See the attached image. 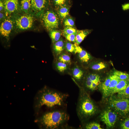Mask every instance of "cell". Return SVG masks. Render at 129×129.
<instances>
[{
    "label": "cell",
    "instance_id": "cell-1",
    "mask_svg": "<svg viewBox=\"0 0 129 129\" xmlns=\"http://www.w3.org/2000/svg\"><path fill=\"white\" fill-rule=\"evenodd\" d=\"M82 90L80 91L77 107V115L81 121L93 116L97 110L93 101Z\"/></svg>",
    "mask_w": 129,
    "mask_h": 129
},
{
    "label": "cell",
    "instance_id": "cell-2",
    "mask_svg": "<svg viewBox=\"0 0 129 129\" xmlns=\"http://www.w3.org/2000/svg\"><path fill=\"white\" fill-rule=\"evenodd\" d=\"M69 116L66 112L56 110L47 113L41 118V124L48 129L59 128L63 126L68 121Z\"/></svg>",
    "mask_w": 129,
    "mask_h": 129
},
{
    "label": "cell",
    "instance_id": "cell-3",
    "mask_svg": "<svg viewBox=\"0 0 129 129\" xmlns=\"http://www.w3.org/2000/svg\"><path fill=\"white\" fill-rule=\"evenodd\" d=\"M67 94L48 89L42 91L39 98L38 106H45L49 108L61 106L64 103Z\"/></svg>",
    "mask_w": 129,
    "mask_h": 129
},
{
    "label": "cell",
    "instance_id": "cell-4",
    "mask_svg": "<svg viewBox=\"0 0 129 129\" xmlns=\"http://www.w3.org/2000/svg\"><path fill=\"white\" fill-rule=\"evenodd\" d=\"M21 13L11 17L13 21L15 30L22 31L32 28L33 26L35 17L31 14L23 12Z\"/></svg>",
    "mask_w": 129,
    "mask_h": 129
},
{
    "label": "cell",
    "instance_id": "cell-5",
    "mask_svg": "<svg viewBox=\"0 0 129 129\" xmlns=\"http://www.w3.org/2000/svg\"><path fill=\"white\" fill-rule=\"evenodd\" d=\"M48 8L40 17L44 26L49 31L57 29L59 25V18L57 13L52 9H48Z\"/></svg>",
    "mask_w": 129,
    "mask_h": 129
},
{
    "label": "cell",
    "instance_id": "cell-6",
    "mask_svg": "<svg viewBox=\"0 0 129 129\" xmlns=\"http://www.w3.org/2000/svg\"><path fill=\"white\" fill-rule=\"evenodd\" d=\"M109 104L114 110L121 115L124 116L129 113V99L111 98Z\"/></svg>",
    "mask_w": 129,
    "mask_h": 129
},
{
    "label": "cell",
    "instance_id": "cell-7",
    "mask_svg": "<svg viewBox=\"0 0 129 129\" xmlns=\"http://www.w3.org/2000/svg\"><path fill=\"white\" fill-rule=\"evenodd\" d=\"M50 0H31L32 14L40 17L50 5Z\"/></svg>",
    "mask_w": 129,
    "mask_h": 129
},
{
    "label": "cell",
    "instance_id": "cell-8",
    "mask_svg": "<svg viewBox=\"0 0 129 129\" xmlns=\"http://www.w3.org/2000/svg\"><path fill=\"white\" fill-rule=\"evenodd\" d=\"M4 12L7 17L22 12L20 0H4Z\"/></svg>",
    "mask_w": 129,
    "mask_h": 129
},
{
    "label": "cell",
    "instance_id": "cell-9",
    "mask_svg": "<svg viewBox=\"0 0 129 129\" xmlns=\"http://www.w3.org/2000/svg\"><path fill=\"white\" fill-rule=\"evenodd\" d=\"M101 120L108 128H112L115 125L117 119L116 113L111 109L104 111L101 114Z\"/></svg>",
    "mask_w": 129,
    "mask_h": 129
},
{
    "label": "cell",
    "instance_id": "cell-10",
    "mask_svg": "<svg viewBox=\"0 0 129 129\" xmlns=\"http://www.w3.org/2000/svg\"><path fill=\"white\" fill-rule=\"evenodd\" d=\"M14 29V22L12 17H7L1 22L0 33L3 37L8 38L12 31Z\"/></svg>",
    "mask_w": 129,
    "mask_h": 129
},
{
    "label": "cell",
    "instance_id": "cell-11",
    "mask_svg": "<svg viewBox=\"0 0 129 129\" xmlns=\"http://www.w3.org/2000/svg\"><path fill=\"white\" fill-rule=\"evenodd\" d=\"M69 3L56 8V13L59 18L61 19L65 18L69 14Z\"/></svg>",
    "mask_w": 129,
    "mask_h": 129
},
{
    "label": "cell",
    "instance_id": "cell-12",
    "mask_svg": "<svg viewBox=\"0 0 129 129\" xmlns=\"http://www.w3.org/2000/svg\"><path fill=\"white\" fill-rule=\"evenodd\" d=\"M129 82V80H120L116 86L112 91L110 95L118 93L125 89Z\"/></svg>",
    "mask_w": 129,
    "mask_h": 129
},
{
    "label": "cell",
    "instance_id": "cell-13",
    "mask_svg": "<svg viewBox=\"0 0 129 129\" xmlns=\"http://www.w3.org/2000/svg\"><path fill=\"white\" fill-rule=\"evenodd\" d=\"M91 31V30L88 29L78 30L75 35V43L80 44Z\"/></svg>",
    "mask_w": 129,
    "mask_h": 129
},
{
    "label": "cell",
    "instance_id": "cell-14",
    "mask_svg": "<svg viewBox=\"0 0 129 129\" xmlns=\"http://www.w3.org/2000/svg\"><path fill=\"white\" fill-rule=\"evenodd\" d=\"M20 2L22 12L32 14L31 0H20Z\"/></svg>",
    "mask_w": 129,
    "mask_h": 129
},
{
    "label": "cell",
    "instance_id": "cell-15",
    "mask_svg": "<svg viewBox=\"0 0 129 129\" xmlns=\"http://www.w3.org/2000/svg\"><path fill=\"white\" fill-rule=\"evenodd\" d=\"M53 50L57 55H60L65 48V43L61 38L54 43Z\"/></svg>",
    "mask_w": 129,
    "mask_h": 129
},
{
    "label": "cell",
    "instance_id": "cell-16",
    "mask_svg": "<svg viewBox=\"0 0 129 129\" xmlns=\"http://www.w3.org/2000/svg\"><path fill=\"white\" fill-rule=\"evenodd\" d=\"M111 80L107 90V97L110 95L112 91L120 80L117 76L113 74L111 75Z\"/></svg>",
    "mask_w": 129,
    "mask_h": 129
},
{
    "label": "cell",
    "instance_id": "cell-17",
    "mask_svg": "<svg viewBox=\"0 0 129 129\" xmlns=\"http://www.w3.org/2000/svg\"><path fill=\"white\" fill-rule=\"evenodd\" d=\"M72 75L74 78L78 81H80L82 79L83 72L78 67H75L72 70Z\"/></svg>",
    "mask_w": 129,
    "mask_h": 129
},
{
    "label": "cell",
    "instance_id": "cell-18",
    "mask_svg": "<svg viewBox=\"0 0 129 129\" xmlns=\"http://www.w3.org/2000/svg\"><path fill=\"white\" fill-rule=\"evenodd\" d=\"M49 31L50 36L54 43L60 39L61 33L60 31L57 29H55Z\"/></svg>",
    "mask_w": 129,
    "mask_h": 129
},
{
    "label": "cell",
    "instance_id": "cell-19",
    "mask_svg": "<svg viewBox=\"0 0 129 129\" xmlns=\"http://www.w3.org/2000/svg\"><path fill=\"white\" fill-rule=\"evenodd\" d=\"M78 54L79 59L82 62H87L91 58L90 55L84 50L82 49Z\"/></svg>",
    "mask_w": 129,
    "mask_h": 129
},
{
    "label": "cell",
    "instance_id": "cell-20",
    "mask_svg": "<svg viewBox=\"0 0 129 129\" xmlns=\"http://www.w3.org/2000/svg\"><path fill=\"white\" fill-rule=\"evenodd\" d=\"M111 80V76H110L106 79L102 84V90L103 92V95L104 97H107V90Z\"/></svg>",
    "mask_w": 129,
    "mask_h": 129
},
{
    "label": "cell",
    "instance_id": "cell-21",
    "mask_svg": "<svg viewBox=\"0 0 129 129\" xmlns=\"http://www.w3.org/2000/svg\"><path fill=\"white\" fill-rule=\"evenodd\" d=\"M117 93L118 98L129 99V82L125 89Z\"/></svg>",
    "mask_w": 129,
    "mask_h": 129
},
{
    "label": "cell",
    "instance_id": "cell-22",
    "mask_svg": "<svg viewBox=\"0 0 129 129\" xmlns=\"http://www.w3.org/2000/svg\"><path fill=\"white\" fill-rule=\"evenodd\" d=\"M113 74L117 76L120 80H129V74L116 70L114 72Z\"/></svg>",
    "mask_w": 129,
    "mask_h": 129
},
{
    "label": "cell",
    "instance_id": "cell-23",
    "mask_svg": "<svg viewBox=\"0 0 129 129\" xmlns=\"http://www.w3.org/2000/svg\"><path fill=\"white\" fill-rule=\"evenodd\" d=\"M69 0H51V4L56 8L69 3Z\"/></svg>",
    "mask_w": 129,
    "mask_h": 129
},
{
    "label": "cell",
    "instance_id": "cell-24",
    "mask_svg": "<svg viewBox=\"0 0 129 129\" xmlns=\"http://www.w3.org/2000/svg\"><path fill=\"white\" fill-rule=\"evenodd\" d=\"M78 30L74 27H65L63 30V35L71 34H76Z\"/></svg>",
    "mask_w": 129,
    "mask_h": 129
},
{
    "label": "cell",
    "instance_id": "cell-25",
    "mask_svg": "<svg viewBox=\"0 0 129 129\" xmlns=\"http://www.w3.org/2000/svg\"><path fill=\"white\" fill-rule=\"evenodd\" d=\"M59 61L66 64H69L71 63V59L70 56L68 55L63 54L60 55L58 58Z\"/></svg>",
    "mask_w": 129,
    "mask_h": 129
},
{
    "label": "cell",
    "instance_id": "cell-26",
    "mask_svg": "<svg viewBox=\"0 0 129 129\" xmlns=\"http://www.w3.org/2000/svg\"><path fill=\"white\" fill-rule=\"evenodd\" d=\"M85 128L87 129H102L100 124L95 122H89L86 124Z\"/></svg>",
    "mask_w": 129,
    "mask_h": 129
},
{
    "label": "cell",
    "instance_id": "cell-27",
    "mask_svg": "<svg viewBox=\"0 0 129 129\" xmlns=\"http://www.w3.org/2000/svg\"><path fill=\"white\" fill-rule=\"evenodd\" d=\"M64 19V24L65 27H74L75 26L74 21L71 17H66Z\"/></svg>",
    "mask_w": 129,
    "mask_h": 129
},
{
    "label": "cell",
    "instance_id": "cell-28",
    "mask_svg": "<svg viewBox=\"0 0 129 129\" xmlns=\"http://www.w3.org/2000/svg\"><path fill=\"white\" fill-rule=\"evenodd\" d=\"M106 67V65L104 63L101 62L92 65L91 67L93 70H99L103 69Z\"/></svg>",
    "mask_w": 129,
    "mask_h": 129
},
{
    "label": "cell",
    "instance_id": "cell-29",
    "mask_svg": "<svg viewBox=\"0 0 129 129\" xmlns=\"http://www.w3.org/2000/svg\"><path fill=\"white\" fill-rule=\"evenodd\" d=\"M56 65L57 70L60 72H63L67 69L66 64L60 61L57 62Z\"/></svg>",
    "mask_w": 129,
    "mask_h": 129
},
{
    "label": "cell",
    "instance_id": "cell-30",
    "mask_svg": "<svg viewBox=\"0 0 129 129\" xmlns=\"http://www.w3.org/2000/svg\"><path fill=\"white\" fill-rule=\"evenodd\" d=\"M65 48L68 52H74L75 47L74 44H73L69 41H67L65 43Z\"/></svg>",
    "mask_w": 129,
    "mask_h": 129
},
{
    "label": "cell",
    "instance_id": "cell-31",
    "mask_svg": "<svg viewBox=\"0 0 129 129\" xmlns=\"http://www.w3.org/2000/svg\"><path fill=\"white\" fill-rule=\"evenodd\" d=\"M87 76L92 82L100 83V77L98 75L95 74H92L89 75Z\"/></svg>",
    "mask_w": 129,
    "mask_h": 129
},
{
    "label": "cell",
    "instance_id": "cell-32",
    "mask_svg": "<svg viewBox=\"0 0 129 129\" xmlns=\"http://www.w3.org/2000/svg\"><path fill=\"white\" fill-rule=\"evenodd\" d=\"M121 127L122 129H129V117L123 121L121 124Z\"/></svg>",
    "mask_w": 129,
    "mask_h": 129
},
{
    "label": "cell",
    "instance_id": "cell-33",
    "mask_svg": "<svg viewBox=\"0 0 129 129\" xmlns=\"http://www.w3.org/2000/svg\"><path fill=\"white\" fill-rule=\"evenodd\" d=\"M76 34H73L66 35L64 36L69 41L75 43V35Z\"/></svg>",
    "mask_w": 129,
    "mask_h": 129
},
{
    "label": "cell",
    "instance_id": "cell-34",
    "mask_svg": "<svg viewBox=\"0 0 129 129\" xmlns=\"http://www.w3.org/2000/svg\"><path fill=\"white\" fill-rule=\"evenodd\" d=\"M7 17L4 12H0V22H1L6 18Z\"/></svg>",
    "mask_w": 129,
    "mask_h": 129
},
{
    "label": "cell",
    "instance_id": "cell-35",
    "mask_svg": "<svg viewBox=\"0 0 129 129\" xmlns=\"http://www.w3.org/2000/svg\"><path fill=\"white\" fill-rule=\"evenodd\" d=\"M123 9L124 10H126L129 9V4H127L124 5H123L122 6Z\"/></svg>",
    "mask_w": 129,
    "mask_h": 129
}]
</instances>
